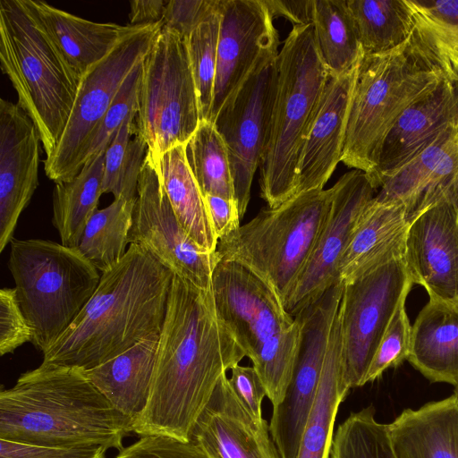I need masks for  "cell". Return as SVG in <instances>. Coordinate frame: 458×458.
<instances>
[{
	"label": "cell",
	"instance_id": "cell-48",
	"mask_svg": "<svg viewBox=\"0 0 458 458\" xmlns=\"http://www.w3.org/2000/svg\"><path fill=\"white\" fill-rule=\"evenodd\" d=\"M203 197L218 241L235 232L241 226V218L235 199L211 194Z\"/></svg>",
	"mask_w": 458,
	"mask_h": 458
},
{
	"label": "cell",
	"instance_id": "cell-36",
	"mask_svg": "<svg viewBox=\"0 0 458 458\" xmlns=\"http://www.w3.org/2000/svg\"><path fill=\"white\" fill-rule=\"evenodd\" d=\"M186 157L193 176L204 195L235 199L228 151L225 143L209 121H199L186 143Z\"/></svg>",
	"mask_w": 458,
	"mask_h": 458
},
{
	"label": "cell",
	"instance_id": "cell-41",
	"mask_svg": "<svg viewBox=\"0 0 458 458\" xmlns=\"http://www.w3.org/2000/svg\"><path fill=\"white\" fill-rule=\"evenodd\" d=\"M142 64L127 76L107 112L91 136L85 151L84 164L103 148H106L127 117L137 114L142 76Z\"/></svg>",
	"mask_w": 458,
	"mask_h": 458
},
{
	"label": "cell",
	"instance_id": "cell-8",
	"mask_svg": "<svg viewBox=\"0 0 458 458\" xmlns=\"http://www.w3.org/2000/svg\"><path fill=\"white\" fill-rule=\"evenodd\" d=\"M443 80L419 58L408 40L386 53L364 55L353 90L341 161L350 168L369 174L397 119Z\"/></svg>",
	"mask_w": 458,
	"mask_h": 458
},
{
	"label": "cell",
	"instance_id": "cell-39",
	"mask_svg": "<svg viewBox=\"0 0 458 458\" xmlns=\"http://www.w3.org/2000/svg\"><path fill=\"white\" fill-rule=\"evenodd\" d=\"M330 458H395L387 424L376 420L373 406L352 412L339 425Z\"/></svg>",
	"mask_w": 458,
	"mask_h": 458
},
{
	"label": "cell",
	"instance_id": "cell-51",
	"mask_svg": "<svg viewBox=\"0 0 458 458\" xmlns=\"http://www.w3.org/2000/svg\"><path fill=\"white\" fill-rule=\"evenodd\" d=\"M454 394L458 395V385L455 386Z\"/></svg>",
	"mask_w": 458,
	"mask_h": 458
},
{
	"label": "cell",
	"instance_id": "cell-14",
	"mask_svg": "<svg viewBox=\"0 0 458 458\" xmlns=\"http://www.w3.org/2000/svg\"><path fill=\"white\" fill-rule=\"evenodd\" d=\"M343 290L344 283H337L294 317L301 324L298 357L285 396L273 407L269 422L271 436L282 458L297 457L301 435L318 388Z\"/></svg>",
	"mask_w": 458,
	"mask_h": 458
},
{
	"label": "cell",
	"instance_id": "cell-46",
	"mask_svg": "<svg viewBox=\"0 0 458 458\" xmlns=\"http://www.w3.org/2000/svg\"><path fill=\"white\" fill-rule=\"evenodd\" d=\"M217 0H168L163 28L187 39L216 5Z\"/></svg>",
	"mask_w": 458,
	"mask_h": 458
},
{
	"label": "cell",
	"instance_id": "cell-33",
	"mask_svg": "<svg viewBox=\"0 0 458 458\" xmlns=\"http://www.w3.org/2000/svg\"><path fill=\"white\" fill-rule=\"evenodd\" d=\"M321 60L330 78L358 65L364 54L347 0H314L312 22Z\"/></svg>",
	"mask_w": 458,
	"mask_h": 458
},
{
	"label": "cell",
	"instance_id": "cell-16",
	"mask_svg": "<svg viewBox=\"0 0 458 458\" xmlns=\"http://www.w3.org/2000/svg\"><path fill=\"white\" fill-rule=\"evenodd\" d=\"M216 311L250 360L295 321L276 291L244 265L220 259L211 286Z\"/></svg>",
	"mask_w": 458,
	"mask_h": 458
},
{
	"label": "cell",
	"instance_id": "cell-28",
	"mask_svg": "<svg viewBox=\"0 0 458 458\" xmlns=\"http://www.w3.org/2000/svg\"><path fill=\"white\" fill-rule=\"evenodd\" d=\"M410 363L431 382L458 385V303L429 300L411 327Z\"/></svg>",
	"mask_w": 458,
	"mask_h": 458
},
{
	"label": "cell",
	"instance_id": "cell-45",
	"mask_svg": "<svg viewBox=\"0 0 458 458\" xmlns=\"http://www.w3.org/2000/svg\"><path fill=\"white\" fill-rule=\"evenodd\" d=\"M103 445L44 446L0 439V458H106Z\"/></svg>",
	"mask_w": 458,
	"mask_h": 458
},
{
	"label": "cell",
	"instance_id": "cell-7",
	"mask_svg": "<svg viewBox=\"0 0 458 458\" xmlns=\"http://www.w3.org/2000/svg\"><path fill=\"white\" fill-rule=\"evenodd\" d=\"M8 268L33 345L46 352L98 288L99 271L75 248L41 239L10 242Z\"/></svg>",
	"mask_w": 458,
	"mask_h": 458
},
{
	"label": "cell",
	"instance_id": "cell-42",
	"mask_svg": "<svg viewBox=\"0 0 458 458\" xmlns=\"http://www.w3.org/2000/svg\"><path fill=\"white\" fill-rule=\"evenodd\" d=\"M403 297L397 306L369 365L364 385L374 382L389 368L408 360L411 352V326L405 310Z\"/></svg>",
	"mask_w": 458,
	"mask_h": 458
},
{
	"label": "cell",
	"instance_id": "cell-21",
	"mask_svg": "<svg viewBox=\"0 0 458 458\" xmlns=\"http://www.w3.org/2000/svg\"><path fill=\"white\" fill-rule=\"evenodd\" d=\"M360 64L327 81L299 157L295 195L324 189L342 160Z\"/></svg>",
	"mask_w": 458,
	"mask_h": 458
},
{
	"label": "cell",
	"instance_id": "cell-32",
	"mask_svg": "<svg viewBox=\"0 0 458 458\" xmlns=\"http://www.w3.org/2000/svg\"><path fill=\"white\" fill-rule=\"evenodd\" d=\"M106 148L88 159L75 177L55 182L52 223L60 235L61 243L66 247L78 246L86 225L98 210L103 194Z\"/></svg>",
	"mask_w": 458,
	"mask_h": 458
},
{
	"label": "cell",
	"instance_id": "cell-23",
	"mask_svg": "<svg viewBox=\"0 0 458 458\" xmlns=\"http://www.w3.org/2000/svg\"><path fill=\"white\" fill-rule=\"evenodd\" d=\"M458 123V86L443 80L410 106L386 135L374 169L367 174L377 191L384 177L397 170L442 133Z\"/></svg>",
	"mask_w": 458,
	"mask_h": 458
},
{
	"label": "cell",
	"instance_id": "cell-40",
	"mask_svg": "<svg viewBox=\"0 0 458 458\" xmlns=\"http://www.w3.org/2000/svg\"><path fill=\"white\" fill-rule=\"evenodd\" d=\"M219 1L186 39L200 121L210 122L221 18Z\"/></svg>",
	"mask_w": 458,
	"mask_h": 458
},
{
	"label": "cell",
	"instance_id": "cell-49",
	"mask_svg": "<svg viewBox=\"0 0 458 458\" xmlns=\"http://www.w3.org/2000/svg\"><path fill=\"white\" fill-rule=\"evenodd\" d=\"M271 17H284L293 26L312 25L314 0H263Z\"/></svg>",
	"mask_w": 458,
	"mask_h": 458
},
{
	"label": "cell",
	"instance_id": "cell-35",
	"mask_svg": "<svg viewBox=\"0 0 458 458\" xmlns=\"http://www.w3.org/2000/svg\"><path fill=\"white\" fill-rule=\"evenodd\" d=\"M135 201L114 199L86 225L75 249L101 273L117 264L128 250Z\"/></svg>",
	"mask_w": 458,
	"mask_h": 458
},
{
	"label": "cell",
	"instance_id": "cell-25",
	"mask_svg": "<svg viewBox=\"0 0 458 458\" xmlns=\"http://www.w3.org/2000/svg\"><path fill=\"white\" fill-rule=\"evenodd\" d=\"M23 3L81 79L113 50L130 28L114 22L88 21L43 1Z\"/></svg>",
	"mask_w": 458,
	"mask_h": 458
},
{
	"label": "cell",
	"instance_id": "cell-12",
	"mask_svg": "<svg viewBox=\"0 0 458 458\" xmlns=\"http://www.w3.org/2000/svg\"><path fill=\"white\" fill-rule=\"evenodd\" d=\"M278 43L262 54L213 122L228 151L241 220L250 202L252 180L268 133L277 83Z\"/></svg>",
	"mask_w": 458,
	"mask_h": 458
},
{
	"label": "cell",
	"instance_id": "cell-30",
	"mask_svg": "<svg viewBox=\"0 0 458 458\" xmlns=\"http://www.w3.org/2000/svg\"><path fill=\"white\" fill-rule=\"evenodd\" d=\"M350 386L344 377L339 310L331 330L314 403L296 458H330L334 424Z\"/></svg>",
	"mask_w": 458,
	"mask_h": 458
},
{
	"label": "cell",
	"instance_id": "cell-37",
	"mask_svg": "<svg viewBox=\"0 0 458 458\" xmlns=\"http://www.w3.org/2000/svg\"><path fill=\"white\" fill-rule=\"evenodd\" d=\"M136 115L126 118L106 149L102 192L112 193L114 199L137 197L148 145L134 123Z\"/></svg>",
	"mask_w": 458,
	"mask_h": 458
},
{
	"label": "cell",
	"instance_id": "cell-17",
	"mask_svg": "<svg viewBox=\"0 0 458 458\" xmlns=\"http://www.w3.org/2000/svg\"><path fill=\"white\" fill-rule=\"evenodd\" d=\"M217 61L211 106L213 123L250 73L262 54L279 42L263 0H220Z\"/></svg>",
	"mask_w": 458,
	"mask_h": 458
},
{
	"label": "cell",
	"instance_id": "cell-6",
	"mask_svg": "<svg viewBox=\"0 0 458 458\" xmlns=\"http://www.w3.org/2000/svg\"><path fill=\"white\" fill-rule=\"evenodd\" d=\"M333 189L298 193L218 241L219 259L239 262L267 283L283 303L302 274L327 222Z\"/></svg>",
	"mask_w": 458,
	"mask_h": 458
},
{
	"label": "cell",
	"instance_id": "cell-31",
	"mask_svg": "<svg viewBox=\"0 0 458 458\" xmlns=\"http://www.w3.org/2000/svg\"><path fill=\"white\" fill-rule=\"evenodd\" d=\"M186 144L177 145L158 157L162 182L171 206L190 237L203 250L216 251L214 231L203 194L190 168Z\"/></svg>",
	"mask_w": 458,
	"mask_h": 458
},
{
	"label": "cell",
	"instance_id": "cell-9",
	"mask_svg": "<svg viewBox=\"0 0 458 458\" xmlns=\"http://www.w3.org/2000/svg\"><path fill=\"white\" fill-rule=\"evenodd\" d=\"M139 132L157 159L170 148L186 144L199 119L198 97L186 39L162 27L142 64Z\"/></svg>",
	"mask_w": 458,
	"mask_h": 458
},
{
	"label": "cell",
	"instance_id": "cell-10",
	"mask_svg": "<svg viewBox=\"0 0 458 458\" xmlns=\"http://www.w3.org/2000/svg\"><path fill=\"white\" fill-rule=\"evenodd\" d=\"M162 27L163 23L130 26L113 50L81 77L62 138L44 161L46 174L55 183L80 173L91 136L124 80L145 60Z\"/></svg>",
	"mask_w": 458,
	"mask_h": 458
},
{
	"label": "cell",
	"instance_id": "cell-43",
	"mask_svg": "<svg viewBox=\"0 0 458 458\" xmlns=\"http://www.w3.org/2000/svg\"><path fill=\"white\" fill-rule=\"evenodd\" d=\"M33 333L19 304L14 288L0 290V353L13 352L32 342Z\"/></svg>",
	"mask_w": 458,
	"mask_h": 458
},
{
	"label": "cell",
	"instance_id": "cell-1",
	"mask_svg": "<svg viewBox=\"0 0 458 458\" xmlns=\"http://www.w3.org/2000/svg\"><path fill=\"white\" fill-rule=\"evenodd\" d=\"M244 357L216 311L212 290L174 274L148 402L132 431L190 442L220 377Z\"/></svg>",
	"mask_w": 458,
	"mask_h": 458
},
{
	"label": "cell",
	"instance_id": "cell-38",
	"mask_svg": "<svg viewBox=\"0 0 458 458\" xmlns=\"http://www.w3.org/2000/svg\"><path fill=\"white\" fill-rule=\"evenodd\" d=\"M294 318L292 327L265 342L251 360L273 407L284 400L298 357L301 324L297 318Z\"/></svg>",
	"mask_w": 458,
	"mask_h": 458
},
{
	"label": "cell",
	"instance_id": "cell-34",
	"mask_svg": "<svg viewBox=\"0 0 458 458\" xmlns=\"http://www.w3.org/2000/svg\"><path fill=\"white\" fill-rule=\"evenodd\" d=\"M364 55L391 51L406 42L412 18L405 0H347Z\"/></svg>",
	"mask_w": 458,
	"mask_h": 458
},
{
	"label": "cell",
	"instance_id": "cell-3",
	"mask_svg": "<svg viewBox=\"0 0 458 458\" xmlns=\"http://www.w3.org/2000/svg\"><path fill=\"white\" fill-rule=\"evenodd\" d=\"M131 432V421L77 368L40 364L0 392V439L121 451Z\"/></svg>",
	"mask_w": 458,
	"mask_h": 458
},
{
	"label": "cell",
	"instance_id": "cell-19",
	"mask_svg": "<svg viewBox=\"0 0 458 458\" xmlns=\"http://www.w3.org/2000/svg\"><path fill=\"white\" fill-rule=\"evenodd\" d=\"M40 137L20 106L0 99V251L13 239L18 219L38 185Z\"/></svg>",
	"mask_w": 458,
	"mask_h": 458
},
{
	"label": "cell",
	"instance_id": "cell-11",
	"mask_svg": "<svg viewBox=\"0 0 458 458\" xmlns=\"http://www.w3.org/2000/svg\"><path fill=\"white\" fill-rule=\"evenodd\" d=\"M412 284L404 258L344 283L339 316L344 377L350 388L364 386L383 335Z\"/></svg>",
	"mask_w": 458,
	"mask_h": 458
},
{
	"label": "cell",
	"instance_id": "cell-22",
	"mask_svg": "<svg viewBox=\"0 0 458 458\" xmlns=\"http://www.w3.org/2000/svg\"><path fill=\"white\" fill-rule=\"evenodd\" d=\"M458 183V123L382 179L374 199L402 203L409 223Z\"/></svg>",
	"mask_w": 458,
	"mask_h": 458
},
{
	"label": "cell",
	"instance_id": "cell-13",
	"mask_svg": "<svg viewBox=\"0 0 458 458\" xmlns=\"http://www.w3.org/2000/svg\"><path fill=\"white\" fill-rule=\"evenodd\" d=\"M129 242L146 249L174 275L199 288L211 289L218 253L203 250L183 228L165 191L158 158L148 151L140 174Z\"/></svg>",
	"mask_w": 458,
	"mask_h": 458
},
{
	"label": "cell",
	"instance_id": "cell-47",
	"mask_svg": "<svg viewBox=\"0 0 458 458\" xmlns=\"http://www.w3.org/2000/svg\"><path fill=\"white\" fill-rule=\"evenodd\" d=\"M229 383L251 418L258 423L263 421L262 402L267 394L255 369L240 364L234 366L231 369Z\"/></svg>",
	"mask_w": 458,
	"mask_h": 458
},
{
	"label": "cell",
	"instance_id": "cell-5",
	"mask_svg": "<svg viewBox=\"0 0 458 458\" xmlns=\"http://www.w3.org/2000/svg\"><path fill=\"white\" fill-rule=\"evenodd\" d=\"M0 64L18 104L38 131L47 157L55 150L81 82L23 0L0 1Z\"/></svg>",
	"mask_w": 458,
	"mask_h": 458
},
{
	"label": "cell",
	"instance_id": "cell-26",
	"mask_svg": "<svg viewBox=\"0 0 458 458\" xmlns=\"http://www.w3.org/2000/svg\"><path fill=\"white\" fill-rule=\"evenodd\" d=\"M387 428L395 458H458V395L405 409Z\"/></svg>",
	"mask_w": 458,
	"mask_h": 458
},
{
	"label": "cell",
	"instance_id": "cell-20",
	"mask_svg": "<svg viewBox=\"0 0 458 458\" xmlns=\"http://www.w3.org/2000/svg\"><path fill=\"white\" fill-rule=\"evenodd\" d=\"M191 441L209 458H282L266 420L256 422L225 373L197 419Z\"/></svg>",
	"mask_w": 458,
	"mask_h": 458
},
{
	"label": "cell",
	"instance_id": "cell-4",
	"mask_svg": "<svg viewBox=\"0 0 458 458\" xmlns=\"http://www.w3.org/2000/svg\"><path fill=\"white\" fill-rule=\"evenodd\" d=\"M329 78L313 26H293L278 52L276 90L259 166L260 196L269 208L295 195L301 151Z\"/></svg>",
	"mask_w": 458,
	"mask_h": 458
},
{
	"label": "cell",
	"instance_id": "cell-44",
	"mask_svg": "<svg viewBox=\"0 0 458 458\" xmlns=\"http://www.w3.org/2000/svg\"><path fill=\"white\" fill-rule=\"evenodd\" d=\"M116 458H209L197 445L167 436H144L127 447Z\"/></svg>",
	"mask_w": 458,
	"mask_h": 458
},
{
	"label": "cell",
	"instance_id": "cell-29",
	"mask_svg": "<svg viewBox=\"0 0 458 458\" xmlns=\"http://www.w3.org/2000/svg\"><path fill=\"white\" fill-rule=\"evenodd\" d=\"M412 18L408 38L429 68L458 86V0H405Z\"/></svg>",
	"mask_w": 458,
	"mask_h": 458
},
{
	"label": "cell",
	"instance_id": "cell-2",
	"mask_svg": "<svg viewBox=\"0 0 458 458\" xmlns=\"http://www.w3.org/2000/svg\"><path fill=\"white\" fill-rule=\"evenodd\" d=\"M173 276L146 249L130 244L123 258L101 273L95 293L43 352L41 365L90 369L159 335Z\"/></svg>",
	"mask_w": 458,
	"mask_h": 458
},
{
	"label": "cell",
	"instance_id": "cell-18",
	"mask_svg": "<svg viewBox=\"0 0 458 458\" xmlns=\"http://www.w3.org/2000/svg\"><path fill=\"white\" fill-rule=\"evenodd\" d=\"M404 262L429 300L458 303V211L451 199L435 202L410 222Z\"/></svg>",
	"mask_w": 458,
	"mask_h": 458
},
{
	"label": "cell",
	"instance_id": "cell-27",
	"mask_svg": "<svg viewBox=\"0 0 458 458\" xmlns=\"http://www.w3.org/2000/svg\"><path fill=\"white\" fill-rule=\"evenodd\" d=\"M158 340L159 335H153L108 361L82 370L114 408L131 421L132 426L148 402Z\"/></svg>",
	"mask_w": 458,
	"mask_h": 458
},
{
	"label": "cell",
	"instance_id": "cell-15",
	"mask_svg": "<svg viewBox=\"0 0 458 458\" xmlns=\"http://www.w3.org/2000/svg\"><path fill=\"white\" fill-rule=\"evenodd\" d=\"M332 189L327 222L307 266L284 302L293 318L341 281V258L359 216L377 193L367 174L356 169L343 174Z\"/></svg>",
	"mask_w": 458,
	"mask_h": 458
},
{
	"label": "cell",
	"instance_id": "cell-24",
	"mask_svg": "<svg viewBox=\"0 0 458 458\" xmlns=\"http://www.w3.org/2000/svg\"><path fill=\"white\" fill-rule=\"evenodd\" d=\"M402 203L373 199L359 216L339 263V276L347 284L391 260L404 258L409 227Z\"/></svg>",
	"mask_w": 458,
	"mask_h": 458
},
{
	"label": "cell",
	"instance_id": "cell-50",
	"mask_svg": "<svg viewBox=\"0 0 458 458\" xmlns=\"http://www.w3.org/2000/svg\"><path fill=\"white\" fill-rule=\"evenodd\" d=\"M168 0H132L130 2V26L163 23Z\"/></svg>",
	"mask_w": 458,
	"mask_h": 458
}]
</instances>
